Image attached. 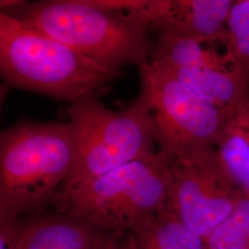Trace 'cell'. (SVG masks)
I'll return each instance as SVG.
<instances>
[{
    "label": "cell",
    "instance_id": "cell-1",
    "mask_svg": "<svg viewBox=\"0 0 249 249\" xmlns=\"http://www.w3.org/2000/svg\"><path fill=\"white\" fill-rule=\"evenodd\" d=\"M70 123L20 122L0 135V223L57 200L71 173Z\"/></svg>",
    "mask_w": 249,
    "mask_h": 249
},
{
    "label": "cell",
    "instance_id": "cell-2",
    "mask_svg": "<svg viewBox=\"0 0 249 249\" xmlns=\"http://www.w3.org/2000/svg\"><path fill=\"white\" fill-rule=\"evenodd\" d=\"M0 72L10 86L71 105L94 94L120 75L3 11Z\"/></svg>",
    "mask_w": 249,
    "mask_h": 249
},
{
    "label": "cell",
    "instance_id": "cell-3",
    "mask_svg": "<svg viewBox=\"0 0 249 249\" xmlns=\"http://www.w3.org/2000/svg\"><path fill=\"white\" fill-rule=\"evenodd\" d=\"M173 160L159 150L63 191L56 201L66 215L102 230L131 231L167 210Z\"/></svg>",
    "mask_w": 249,
    "mask_h": 249
},
{
    "label": "cell",
    "instance_id": "cell-4",
    "mask_svg": "<svg viewBox=\"0 0 249 249\" xmlns=\"http://www.w3.org/2000/svg\"><path fill=\"white\" fill-rule=\"evenodd\" d=\"M113 71L149 61L148 31L89 5L87 0L22 2L3 11Z\"/></svg>",
    "mask_w": 249,
    "mask_h": 249
},
{
    "label": "cell",
    "instance_id": "cell-5",
    "mask_svg": "<svg viewBox=\"0 0 249 249\" xmlns=\"http://www.w3.org/2000/svg\"><path fill=\"white\" fill-rule=\"evenodd\" d=\"M68 111L75 158L62 192L159 151L151 117L137 100L124 110L113 111L91 94Z\"/></svg>",
    "mask_w": 249,
    "mask_h": 249
},
{
    "label": "cell",
    "instance_id": "cell-6",
    "mask_svg": "<svg viewBox=\"0 0 249 249\" xmlns=\"http://www.w3.org/2000/svg\"><path fill=\"white\" fill-rule=\"evenodd\" d=\"M137 101L151 117L160 151L182 158L215 149L227 108L198 95L156 63L140 67Z\"/></svg>",
    "mask_w": 249,
    "mask_h": 249
},
{
    "label": "cell",
    "instance_id": "cell-7",
    "mask_svg": "<svg viewBox=\"0 0 249 249\" xmlns=\"http://www.w3.org/2000/svg\"><path fill=\"white\" fill-rule=\"evenodd\" d=\"M242 193L215 149L171 163L167 210L204 239L231 213Z\"/></svg>",
    "mask_w": 249,
    "mask_h": 249
},
{
    "label": "cell",
    "instance_id": "cell-8",
    "mask_svg": "<svg viewBox=\"0 0 249 249\" xmlns=\"http://www.w3.org/2000/svg\"><path fill=\"white\" fill-rule=\"evenodd\" d=\"M232 0H147L141 25L159 36L214 40L227 36Z\"/></svg>",
    "mask_w": 249,
    "mask_h": 249
},
{
    "label": "cell",
    "instance_id": "cell-9",
    "mask_svg": "<svg viewBox=\"0 0 249 249\" xmlns=\"http://www.w3.org/2000/svg\"><path fill=\"white\" fill-rule=\"evenodd\" d=\"M150 61L169 71L242 66L231 51L227 36L214 40L159 36L151 45Z\"/></svg>",
    "mask_w": 249,
    "mask_h": 249
},
{
    "label": "cell",
    "instance_id": "cell-10",
    "mask_svg": "<svg viewBox=\"0 0 249 249\" xmlns=\"http://www.w3.org/2000/svg\"><path fill=\"white\" fill-rule=\"evenodd\" d=\"M25 249H98L107 231L68 215L25 221Z\"/></svg>",
    "mask_w": 249,
    "mask_h": 249
},
{
    "label": "cell",
    "instance_id": "cell-11",
    "mask_svg": "<svg viewBox=\"0 0 249 249\" xmlns=\"http://www.w3.org/2000/svg\"><path fill=\"white\" fill-rule=\"evenodd\" d=\"M215 150L234 182L249 194V94L227 108Z\"/></svg>",
    "mask_w": 249,
    "mask_h": 249
},
{
    "label": "cell",
    "instance_id": "cell-12",
    "mask_svg": "<svg viewBox=\"0 0 249 249\" xmlns=\"http://www.w3.org/2000/svg\"><path fill=\"white\" fill-rule=\"evenodd\" d=\"M164 70L201 97L223 108H228L249 94V73L242 66L209 70Z\"/></svg>",
    "mask_w": 249,
    "mask_h": 249
},
{
    "label": "cell",
    "instance_id": "cell-13",
    "mask_svg": "<svg viewBox=\"0 0 249 249\" xmlns=\"http://www.w3.org/2000/svg\"><path fill=\"white\" fill-rule=\"evenodd\" d=\"M138 249H207L203 237L166 210L132 230Z\"/></svg>",
    "mask_w": 249,
    "mask_h": 249
},
{
    "label": "cell",
    "instance_id": "cell-14",
    "mask_svg": "<svg viewBox=\"0 0 249 249\" xmlns=\"http://www.w3.org/2000/svg\"><path fill=\"white\" fill-rule=\"evenodd\" d=\"M207 249H249V194L243 191L234 209L205 238Z\"/></svg>",
    "mask_w": 249,
    "mask_h": 249
},
{
    "label": "cell",
    "instance_id": "cell-15",
    "mask_svg": "<svg viewBox=\"0 0 249 249\" xmlns=\"http://www.w3.org/2000/svg\"><path fill=\"white\" fill-rule=\"evenodd\" d=\"M249 31V0L233 1L226 21L228 39H234Z\"/></svg>",
    "mask_w": 249,
    "mask_h": 249
},
{
    "label": "cell",
    "instance_id": "cell-16",
    "mask_svg": "<svg viewBox=\"0 0 249 249\" xmlns=\"http://www.w3.org/2000/svg\"><path fill=\"white\" fill-rule=\"evenodd\" d=\"M25 232L23 221L0 223V249H25Z\"/></svg>",
    "mask_w": 249,
    "mask_h": 249
},
{
    "label": "cell",
    "instance_id": "cell-17",
    "mask_svg": "<svg viewBox=\"0 0 249 249\" xmlns=\"http://www.w3.org/2000/svg\"><path fill=\"white\" fill-rule=\"evenodd\" d=\"M98 249H138L132 231H107Z\"/></svg>",
    "mask_w": 249,
    "mask_h": 249
},
{
    "label": "cell",
    "instance_id": "cell-18",
    "mask_svg": "<svg viewBox=\"0 0 249 249\" xmlns=\"http://www.w3.org/2000/svg\"><path fill=\"white\" fill-rule=\"evenodd\" d=\"M229 43L235 58L249 73V31L234 39L229 40Z\"/></svg>",
    "mask_w": 249,
    "mask_h": 249
}]
</instances>
